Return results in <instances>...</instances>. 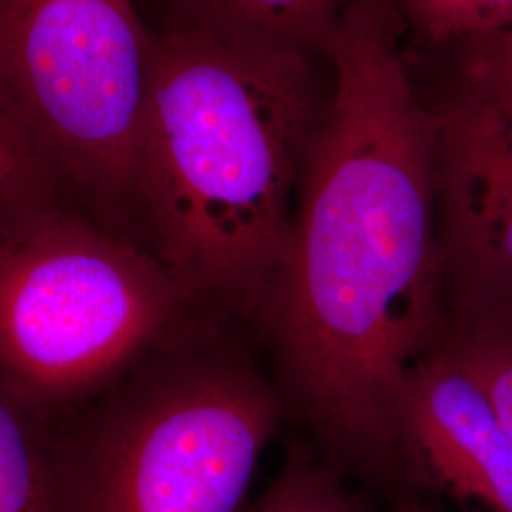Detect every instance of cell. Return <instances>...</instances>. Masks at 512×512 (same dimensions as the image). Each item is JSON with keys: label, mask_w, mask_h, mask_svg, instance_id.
I'll return each mask as SVG.
<instances>
[{"label": "cell", "mask_w": 512, "mask_h": 512, "mask_svg": "<svg viewBox=\"0 0 512 512\" xmlns=\"http://www.w3.org/2000/svg\"><path fill=\"white\" fill-rule=\"evenodd\" d=\"M334 88L260 308L296 403L334 463L418 505L403 439L412 368L440 348L435 112L414 92L391 0H353L327 46Z\"/></svg>", "instance_id": "obj_1"}, {"label": "cell", "mask_w": 512, "mask_h": 512, "mask_svg": "<svg viewBox=\"0 0 512 512\" xmlns=\"http://www.w3.org/2000/svg\"><path fill=\"white\" fill-rule=\"evenodd\" d=\"M351 0H183L186 21L256 48L311 55L325 50Z\"/></svg>", "instance_id": "obj_8"}, {"label": "cell", "mask_w": 512, "mask_h": 512, "mask_svg": "<svg viewBox=\"0 0 512 512\" xmlns=\"http://www.w3.org/2000/svg\"><path fill=\"white\" fill-rule=\"evenodd\" d=\"M408 512H444V511H440V509H435V507H429V505H421V507H418V509H414V511H408ZM461 512H482V511H476V509H461Z\"/></svg>", "instance_id": "obj_15"}, {"label": "cell", "mask_w": 512, "mask_h": 512, "mask_svg": "<svg viewBox=\"0 0 512 512\" xmlns=\"http://www.w3.org/2000/svg\"><path fill=\"white\" fill-rule=\"evenodd\" d=\"M188 291L160 256L55 205L0 234V380L59 401L156 342Z\"/></svg>", "instance_id": "obj_4"}, {"label": "cell", "mask_w": 512, "mask_h": 512, "mask_svg": "<svg viewBox=\"0 0 512 512\" xmlns=\"http://www.w3.org/2000/svg\"><path fill=\"white\" fill-rule=\"evenodd\" d=\"M245 512H380L346 488L336 469L293 452L281 473Z\"/></svg>", "instance_id": "obj_12"}, {"label": "cell", "mask_w": 512, "mask_h": 512, "mask_svg": "<svg viewBox=\"0 0 512 512\" xmlns=\"http://www.w3.org/2000/svg\"><path fill=\"white\" fill-rule=\"evenodd\" d=\"M57 179L0 103V234L52 207Z\"/></svg>", "instance_id": "obj_11"}, {"label": "cell", "mask_w": 512, "mask_h": 512, "mask_svg": "<svg viewBox=\"0 0 512 512\" xmlns=\"http://www.w3.org/2000/svg\"><path fill=\"white\" fill-rule=\"evenodd\" d=\"M279 404L232 359L175 366L48 448L55 512H239Z\"/></svg>", "instance_id": "obj_3"}, {"label": "cell", "mask_w": 512, "mask_h": 512, "mask_svg": "<svg viewBox=\"0 0 512 512\" xmlns=\"http://www.w3.org/2000/svg\"><path fill=\"white\" fill-rule=\"evenodd\" d=\"M0 512H55L48 448L0 387Z\"/></svg>", "instance_id": "obj_10"}, {"label": "cell", "mask_w": 512, "mask_h": 512, "mask_svg": "<svg viewBox=\"0 0 512 512\" xmlns=\"http://www.w3.org/2000/svg\"><path fill=\"white\" fill-rule=\"evenodd\" d=\"M439 351L482 387L512 440V300L448 313Z\"/></svg>", "instance_id": "obj_9"}, {"label": "cell", "mask_w": 512, "mask_h": 512, "mask_svg": "<svg viewBox=\"0 0 512 512\" xmlns=\"http://www.w3.org/2000/svg\"><path fill=\"white\" fill-rule=\"evenodd\" d=\"M152 57L133 0H0V103L95 202L135 196Z\"/></svg>", "instance_id": "obj_5"}, {"label": "cell", "mask_w": 512, "mask_h": 512, "mask_svg": "<svg viewBox=\"0 0 512 512\" xmlns=\"http://www.w3.org/2000/svg\"><path fill=\"white\" fill-rule=\"evenodd\" d=\"M323 109L310 55L188 25L154 38L135 198L188 293L260 308Z\"/></svg>", "instance_id": "obj_2"}, {"label": "cell", "mask_w": 512, "mask_h": 512, "mask_svg": "<svg viewBox=\"0 0 512 512\" xmlns=\"http://www.w3.org/2000/svg\"><path fill=\"white\" fill-rule=\"evenodd\" d=\"M461 48L465 88L512 112V33L469 40Z\"/></svg>", "instance_id": "obj_14"}, {"label": "cell", "mask_w": 512, "mask_h": 512, "mask_svg": "<svg viewBox=\"0 0 512 512\" xmlns=\"http://www.w3.org/2000/svg\"><path fill=\"white\" fill-rule=\"evenodd\" d=\"M401 10L433 46L512 33V0H401Z\"/></svg>", "instance_id": "obj_13"}, {"label": "cell", "mask_w": 512, "mask_h": 512, "mask_svg": "<svg viewBox=\"0 0 512 512\" xmlns=\"http://www.w3.org/2000/svg\"><path fill=\"white\" fill-rule=\"evenodd\" d=\"M442 296L452 311L512 300V112L467 90L435 112Z\"/></svg>", "instance_id": "obj_6"}, {"label": "cell", "mask_w": 512, "mask_h": 512, "mask_svg": "<svg viewBox=\"0 0 512 512\" xmlns=\"http://www.w3.org/2000/svg\"><path fill=\"white\" fill-rule=\"evenodd\" d=\"M403 439L421 492L461 509L512 512V440L475 380L435 351L406 378Z\"/></svg>", "instance_id": "obj_7"}]
</instances>
